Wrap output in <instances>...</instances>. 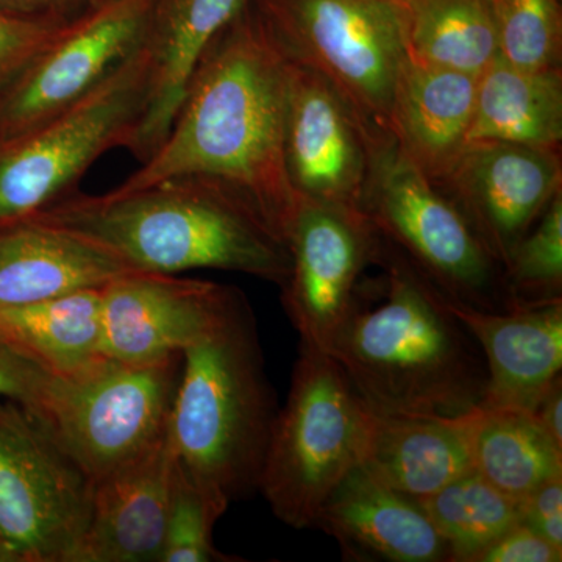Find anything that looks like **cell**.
Wrapping results in <instances>:
<instances>
[{
    "label": "cell",
    "mask_w": 562,
    "mask_h": 562,
    "mask_svg": "<svg viewBox=\"0 0 562 562\" xmlns=\"http://www.w3.org/2000/svg\"><path fill=\"white\" fill-rule=\"evenodd\" d=\"M288 81L290 61L250 0L206 44L161 146L111 191L213 177L249 199L286 243L299 201L284 161Z\"/></svg>",
    "instance_id": "obj_1"
},
{
    "label": "cell",
    "mask_w": 562,
    "mask_h": 562,
    "mask_svg": "<svg viewBox=\"0 0 562 562\" xmlns=\"http://www.w3.org/2000/svg\"><path fill=\"white\" fill-rule=\"evenodd\" d=\"M29 220L85 236L135 271L241 272L283 286L286 243L249 199L220 179L180 176L131 192H72Z\"/></svg>",
    "instance_id": "obj_2"
},
{
    "label": "cell",
    "mask_w": 562,
    "mask_h": 562,
    "mask_svg": "<svg viewBox=\"0 0 562 562\" xmlns=\"http://www.w3.org/2000/svg\"><path fill=\"white\" fill-rule=\"evenodd\" d=\"M376 265L386 271L383 301L361 305L328 351L358 397L372 412L405 416L479 408L486 362L449 299L382 236Z\"/></svg>",
    "instance_id": "obj_3"
},
{
    "label": "cell",
    "mask_w": 562,
    "mask_h": 562,
    "mask_svg": "<svg viewBox=\"0 0 562 562\" xmlns=\"http://www.w3.org/2000/svg\"><path fill=\"white\" fill-rule=\"evenodd\" d=\"M277 413L254 314L235 290L181 353L168 427L177 460L222 514L258 491Z\"/></svg>",
    "instance_id": "obj_4"
},
{
    "label": "cell",
    "mask_w": 562,
    "mask_h": 562,
    "mask_svg": "<svg viewBox=\"0 0 562 562\" xmlns=\"http://www.w3.org/2000/svg\"><path fill=\"white\" fill-rule=\"evenodd\" d=\"M368 414L338 362L301 344L258 486L277 519L314 527L328 495L361 464Z\"/></svg>",
    "instance_id": "obj_5"
},
{
    "label": "cell",
    "mask_w": 562,
    "mask_h": 562,
    "mask_svg": "<svg viewBox=\"0 0 562 562\" xmlns=\"http://www.w3.org/2000/svg\"><path fill=\"white\" fill-rule=\"evenodd\" d=\"M281 54L341 95L375 149L394 143L391 106L405 61L398 0H251Z\"/></svg>",
    "instance_id": "obj_6"
},
{
    "label": "cell",
    "mask_w": 562,
    "mask_h": 562,
    "mask_svg": "<svg viewBox=\"0 0 562 562\" xmlns=\"http://www.w3.org/2000/svg\"><path fill=\"white\" fill-rule=\"evenodd\" d=\"M362 211L450 302L494 313L517 306L501 262L457 205L394 143L373 151Z\"/></svg>",
    "instance_id": "obj_7"
},
{
    "label": "cell",
    "mask_w": 562,
    "mask_h": 562,
    "mask_svg": "<svg viewBox=\"0 0 562 562\" xmlns=\"http://www.w3.org/2000/svg\"><path fill=\"white\" fill-rule=\"evenodd\" d=\"M149 95V61L138 46L72 109L0 144V227L68 198L99 157L127 147Z\"/></svg>",
    "instance_id": "obj_8"
},
{
    "label": "cell",
    "mask_w": 562,
    "mask_h": 562,
    "mask_svg": "<svg viewBox=\"0 0 562 562\" xmlns=\"http://www.w3.org/2000/svg\"><path fill=\"white\" fill-rule=\"evenodd\" d=\"M91 476L38 414L0 401V536L20 562H74Z\"/></svg>",
    "instance_id": "obj_9"
},
{
    "label": "cell",
    "mask_w": 562,
    "mask_h": 562,
    "mask_svg": "<svg viewBox=\"0 0 562 562\" xmlns=\"http://www.w3.org/2000/svg\"><path fill=\"white\" fill-rule=\"evenodd\" d=\"M180 369L181 357L149 364L103 358L58 376L41 419L95 482L165 441Z\"/></svg>",
    "instance_id": "obj_10"
},
{
    "label": "cell",
    "mask_w": 562,
    "mask_h": 562,
    "mask_svg": "<svg viewBox=\"0 0 562 562\" xmlns=\"http://www.w3.org/2000/svg\"><path fill=\"white\" fill-rule=\"evenodd\" d=\"M291 269L281 286L301 344L328 353L361 306L362 273L376 262L380 236L368 217L299 198L286 232Z\"/></svg>",
    "instance_id": "obj_11"
},
{
    "label": "cell",
    "mask_w": 562,
    "mask_h": 562,
    "mask_svg": "<svg viewBox=\"0 0 562 562\" xmlns=\"http://www.w3.org/2000/svg\"><path fill=\"white\" fill-rule=\"evenodd\" d=\"M149 0H109L0 88V144L61 116L139 46Z\"/></svg>",
    "instance_id": "obj_12"
},
{
    "label": "cell",
    "mask_w": 562,
    "mask_h": 562,
    "mask_svg": "<svg viewBox=\"0 0 562 562\" xmlns=\"http://www.w3.org/2000/svg\"><path fill=\"white\" fill-rule=\"evenodd\" d=\"M375 150L335 88L290 61L284 161L297 198L366 217L362 203Z\"/></svg>",
    "instance_id": "obj_13"
},
{
    "label": "cell",
    "mask_w": 562,
    "mask_h": 562,
    "mask_svg": "<svg viewBox=\"0 0 562 562\" xmlns=\"http://www.w3.org/2000/svg\"><path fill=\"white\" fill-rule=\"evenodd\" d=\"M438 188L505 268L514 247L562 191L561 150L502 140L469 143Z\"/></svg>",
    "instance_id": "obj_14"
},
{
    "label": "cell",
    "mask_w": 562,
    "mask_h": 562,
    "mask_svg": "<svg viewBox=\"0 0 562 562\" xmlns=\"http://www.w3.org/2000/svg\"><path fill=\"white\" fill-rule=\"evenodd\" d=\"M235 288L135 271L102 288V355L125 364L181 357L231 301Z\"/></svg>",
    "instance_id": "obj_15"
},
{
    "label": "cell",
    "mask_w": 562,
    "mask_h": 562,
    "mask_svg": "<svg viewBox=\"0 0 562 562\" xmlns=\"http://www.w3.org/2000/svg\"><path fill=\"white\" fill-rule=\"evenodd\" d=\"M314 527L338 542L344 560L449 562V547L419 502L362 464L351 469L328 495Z\"/></svg>",
    "instance_id": "obj_16"
},
{
    "label": "cell",
    "mask_w": 562,
    "mask_h": 562,
    "mask_svg": "<svg viewBox=\"0 0 562 562\" xmlns=\"http://www.w3.org/2000/svg\"><path fill=\"white\" fill-rule=\"evenodd\" d=\"M483 351L482 405L531 413L562 371V301L522 303L494 313L449 301Z\"/></svg>",
    "instance_id": "obj_17"
},
{
    "label": "cell",
    "mask_w": 562,
    "mask_h": 562,
    "mask_svg": "<svg viewBox=\"0 0 562 562\" xmlns=\"http://www.w3.org/2000/svg\"><path fill=\"white\" fill-rule=\"evenodd\" d=\"M176 453L168 436L92 484L90 522L74 562H161Z\"/></svg>",
    "instance_id": "obj_18"
},
{
    "label": "cell",
    "mask_w": 562,
    "mask_h": 562,
    "mask_svg": "<svg viewBox=\"0 0 562 562\" xmlns=\"http://www.w3.org/2000/svg\"><path fill=\"white\" fill-rule=\"evenodd\" d=\"M250 0H149L139 49L149 61L146 114L125 147L143 165L171 128L195 63L206 44Z\"/></svg>",
    "instance_id": "obj_19"
},
{
    "label": "cell",
    "mask_w": 562,
    "mask_h": 562,
    "mask_svg": "<svg viewBox=\"0 0 562 562\" xmlns=\"http://www.w3.org/2000/svg\"><path fill=\"white\" fill-rule=\"evenodd\" d=\"M135 272L98 243L36 220L0 227V308L103 288Z\"/></svg>",
    "instance_id": "obj_20"
},
{
    "label": "cell",
    "mask_w": 562,
    "mask_h": 562,
    "mask_svg": "<svg viewBox=\"0 0 562 562\" xmlns=\"http://www.w3.org/2000/svg\"><path fill=\"white\" fill-rule=\"evenodd\" d=\"M476 77L405 58L391 106L397 149L435 187L452 171L468 146Z\"/></svg>",
    "instance_id": "obj_21"
},
{
    "label": "cell",
    "mask_w": 562,
    "mask_h": 562,
    "mask_svg": "<svg viewBox=\"0 0 562 562\" xmlns=\"http://www.w3.org/2000/svg\"><path fill=\"white\" fill-rule=\"evenodd\" d=\"M471 413L405 416L369 409L361 464L414 501L428 497L472 471Z\"/></svg>",
    "instance_id": "obj_22"
},
{
    "label": "cell",
    "mask_w": 562,
    "mask_h": 562,
    "mask_svg": "<svg viewBox=\"0 0 562 562\" xmlns=\"http://www.w3.org/2000/svg\"><path fill=\"white\" fill-rule=\"evenodd\" d=\"M502 140L561 150L562 68L524 69L498 57L476 77L468 144Z\"/></svg>",
    "instance_id": "obj_23"
},
{
    "label": "cell",
    "mask_w": 562,
    "mask_h": 562,
    "mask_svg": "<svg viewBox=\"0 0 562 562\" xmlns=\"http://www.w3.org/2000/svg\"><path fill=\"white\" fill-rule=\"evenodd\" d=\"M102 288L0 308V336L55 375L87 371L102 355Z\"/></svg>",
    "instance_id": "obj_24"
},
{
    "label": "cell",
    "mask_w": 562,
    "mask_h": 562,
    "mask_svg": "<svg viewBox=\"0 0 562 562\" xmlns=\"http://www.w3.org/2000/svg\"><path fill=\"white\" fill-rule=\"evenodd\" d=\"M406 58L479 77L501 57L494 0H398Z\"/></svg>",
    "instance_id": "obj_25"
},
{
    "label": "cell",
    "mask_w": 562,
    "mask_h": 562,
    "mask_svg": "<svg viewBox=\"0 0 562 562\" xmlns=\"http://www.w3.org/2000/svg\"><path fill=\"white\" fill-rule=\"evenodd\" d=\"M472 469L520 503L562 475V449L531 413L479 406L471 413Z\"/></svg>",
    "instance_id": "obj_26"
},
{
    "label": "cell",
    "mask_w": 562,
    "mask_h": 562,
    "mask_svg": "<svg viewBox=\"0 0 562 562\" xmlns=\"http://www.w3.org/2000/svg\"><path fill=\"white\" fill-rule=\"evenodd\" d=\"M419 505L449 547V562H473L520 524V506L475 471L465 472Z\"/></svg>",
    "instance_id": "obj_27"
},
{
    "label": "cell",
    "mask_w": 562,
    "mask_h": 562,
    "mask_svg": "<svg viewBox=\"0 0 562 562\" xmlns=\"http://www.w3.org/2000/svg\"><path fill=\"white\" fill-rule=\"evenodd\" d=\"M503 271L517 305L562 301V191L514 247Z\"/></svg>",
    "instance_id": "obj_28"
},
{
    "label": "cell",
    "mask_w": 562,
    "mask_h": 562,
    "mask_svg": "<svg viewBox=\"0 0 562 562\" xmlns=\"http://www.w3.org/2000/svg\"><path fill=\"white\" fill-rule=\"evenodd\" d=\"M501 57L517 68H561L560 0H494Z\"/></svg>",
    "instance_id": "obj_29"
},
{
    "label": "cell",
    "mask_w": 562,
    "mask_h": 562,
    "mask_svg": "<svg viewBox=\"0 0 562 562\" xmlns=\"http://www.w3.org/2000/svg\"><path fill=\"white\" fill-rule=\"evenodd\" d=\"M221 517L220 509L209 501L176 457L161 562L239 561L214 547L213 528Z\"/></svg>",
    "instance_id": "obj_30"
},
{
    "label": "cell",
    "mask_w": 562,
    "mask_h": 562,
    "mask_svg": "<svg viewBox=\"0 0 562 562\" xmlns=\"http://www.w3.org/2000/svg\"><path fill=\"white\" fill-rule=\"evenodd\" d=\"M58 376L0 336V401H9L43 417Z\"/></svg>",
    "instance_id": "obj_31"
},
{
    "label": "cell",
    "mask_w": 562,
    "mask_h": 562,
    "mask_svg": "<svg viewBox=\"0 0 562 562\" xmlns=\"http://www.w3.org/2000/svg\"><path fill=\"white\" fill-rule=\"evenodd\" d=\"M66 29L0 14V88Z\"/></svg>",
    "instance_id": "obj_32"
},
{
    "label": "cell",
    "mask_w": 562,
    "mask_h": 562,
    "mask_svg": "<svg viewBox=\"0 0 562 562\" xmlns=\"http://www.w3.org/2000/svg\"><path fill=\"white\" fill-rule=\"evenodd\" d=\"M557 549L538 532L520 522L484 549L473 562H561Z\"/></svg>",
    "instance_id": "obj_33"
},
{
    "label": "cell",
    "mask_w": 562,
    "mask_h": 562,
    "mask_svg": "<svg viewBox=\"0 0 562 562\" xmlns=\"http://www.w3.org/2000/svg\"><path fill=\"white\" fill-rule=\"evenodd\" d=\"M519 506L520 522L562 550V475L541 484Z\"/></svg>",
    "instance_id": "obj_34"
},
{
    "label": "cell",
    "mask_w": 562,
    "mask_h": 562,
    "mask_svg": "<svg viewBox=\"0 0 562 562\" xmlns=\"http://www.w3.org/2000/svg\"><path fill=\"white\" fill-rule=\"evenodd\" d=\"M105 2L106 0H0V14L69 27Z\"/></svg>",
    "instance_id": "obj_35"
},
{
    "label": "cell",
    "mask_w": 562,
    "mask_h": 562,
    "mask_svg": "<svg viewBox=\"0 0 562 562\" xmlns=\"http://www.w3.org/2000/svg\"><path fill=\"white\" fill-rule=\"evenodd\" d=\"M542 430L562 449V376H558L531 412Z\"/></svg>",
    "instance_id": "obj_36"
},
{
    "label": "cell",
    "mask_w": 562,
    "mask_h": 562,
    "mask_svg": "<svg viewBox=\"0 0 562 562\" xmlns=\"http://www.w3.org/2000/svg\"><path fill=\"white\" fill-rule=\"evenodd\" d=\"M0 562H20L16 553L11 550L9 543L3 541L2 536H0Z\"/></svg>",
    "instance_id": "obj_37"
},
{
    "label": "cell",
    "mask_w": 562,
    "mask_h": 562,
    "mask_svg": "<svg viewBox=\"0 0 562 562\" xmlns=\"http://www.w3.org/2000/svg\"><path fill=\"white\" fill-rule=\"evenodd\" d=\"M106 2H109V0H106Z\"/></svg>",
    "instance_id": "obj_38"
}]
</instances>
